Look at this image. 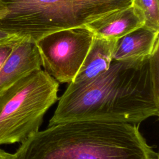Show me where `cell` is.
Here are the masks:
<instances>
[{"label": "cell", "mask_w": 159, "mask_h": 159, "mask_svg": "<svg viewBox=\"0 0 159 159\" xmlns=\"http://www.w3.org/2000/svg\"><path fill=\"white\" fill-rule=\"evenodd\" d=\"M7 13V11L1 0H0V20L3 19Z\"/></svg>", "instance_id": "cell-14"}, {"label": "cell", "mask_w": 159, "mask_h": 159, "mask_svg": "<svg viewBox=\"0 0 159 159\" xmlns=\"http://www.w3.org/2000/svg\"><path fill=\"white\" fill-rule=\"evenodd\" d=\"M159 32L142 25L118 39L112 60L119 61L140 60L151 55L159 45Z\"/></svg>", "instance_id": "cell-8"}, {"label": "cell", "mask_w": 159, "mask_h": 159, "mask_svg": "<svg viewBox=\"0 0 159 159\" xmlns=\"http://www.w3.org/2000/svg\"><path fill=\"white\" fill-rule=\"evenodd\" d=\"M117 39L94 36L88 53L77 74L70 84H86L105 72L112 61V55Z\"/></svg>", "instance_id": "cell-9"}, {"label": "cell", "mask_w": 159, "mask_h": 159, "mask_svg": "<svg viewBox=\"0 0 159 159\" xmlns=\"http://www.w3.org/2000/svg\"><path fill=\"white\" fill-rule=\"evenodd\" d=\"M132 5L143 16L144 25L159 32V0H132Z\"/></svg>", "instance_id": "cell-10"}, {"label": "cell", "mask_w": 159, "mask_h": 159, "mask_svg": "<svg viewBox=\"0 0 159 159\" xmlns=\"http://www.w3.org/2000/svg\"><path fill=\"white\" fill-rule=\"evenodd\" d=\"M144 24L142 14L130 5L98 18L86 27L96 37L118 39Z\"/></svg>", "instance_id": "cell-7"}, {"label": "cell", "mask_w": 159, "mask_h": 159, "mask_svg": "<svg viewBox=\"0 0 159 159\" xmlns=\"http://www.w3.org/2000/svg\"><path fill=\"white\" fill-rule=\"evenodd\" d=\"M20 39L13 42L0 44V69L3 63H4V61H6L7 57L11 53L14 44Z\"/></svg>", "instance_id": "cell-11"}, {"label": "cell", "mask_w": 159, "mask_h": 159, "mask_svg": "<svg viewBox=\"0 0 159 159\" xmlns=\"http://www.w3.org/2000/svg\"><path fill=\"white\" fill-rule=\"evenodd\" d=\"M15 159H159L139 124L95 120L60 122L22 142Z\"/></svg>", "instance_id": "cell-2"}, {"label": "cell", "mask_w": 159, "mask_h": 159, "mask_svg": "<svg viewBox=\"0 0 159 159\" xmlns=\"http://www.w3.org/2000/svg\"><path fill=\"white\" fill-rule=\"evenodd\" d=\"M86 26L58 30L35 42L42 66L60 83H70L81 67L94 39Z\"/></svg>", "instance_id": "cell-5"}, {"label": "cell", "mask_w": 159, "mask_h": 159, "mask_svg": "<svg viewBox=\"0 0 159 159\" xmlns=\"http://www.w3.org/2000/svg\"><path fill=\"white\" fill-rule=\"evenodd\" d=\"M41 67L36 43L27 39H20L0 69V92Z\"/></svg>", "instance_id": "cell-6"}, {"label": "cell", "mask_w": 159, "mask_h": 159, "mask_svg": "<svg viewBox=\"0 0 159 159\" xmlns=\"http://www.w3.org/2000/svg\"><path fill=\"white\" fill-rule=\"evenodd\" d=\"M20 39V38H19L14 35L10 34L9 33L0 29V44L13 42Z\"/></svg>", "instance_id": "cell-12"}, {"label": "cell", "mask_w": 159, "mask_h": 159, "mask_svg": "<svg viewBox=\"0 0 159 159\" xmlns=\"http://www.w3.org/2000/svg\"><path fill=\"white\" fill-rule=\"evenodd\" d=\"M0 159H15V157L14 153H11L0 149Z\"/></svg>", "instance_id": "cell-13"}, {"label": "cell", "mask_w": 159, "mask_h": 159, "mask_svg": "<svg viewBox=\"0 0 159 159\" xmlns=\"http://www.w3.org/2000/svg\"><path fill=\"white\" fill-rule=\"evenodd\" d=\"M59 83L37 70L0 92V145L22 143L39 130L58 100Z\"/></svg>", "instance_id": "cell-4"}, {"label": "cell", "mask_w": 159, "mask_h": 159, "mask_svg": "<svg viewBox=\"0 0 159 159\" xmlns=\"http://www.w3.org/2000/svg\"><path fill=\"white\" fill-rule=\"evenodd\" d=\"M158 115L157 46L143 59L112 60L105 72L86 84H68L48 126L80 120L139 124Z\"/></svg>", "instance_id": "cell-1"}, {"label": "cell", "mask_w": 159, "mask_h": 159, "mask_svg": "<svg viewBox=\"0 0 159 159\" xmlns=\"http://www.w3.org/2000/svg\"><path fill=\"white\" fill-rule=\"evenodd\" d=\"M7 13L0 29L36 42L51 33L86 26L132 5V0H1Z\"/></svg>", "instance_id": "cell-3"}]
</instances>
